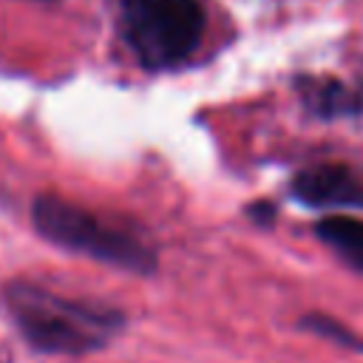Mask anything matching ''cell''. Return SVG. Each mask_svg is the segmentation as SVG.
I'll return each instance as SVG.
<instances>
[{"label": "cell", "mask_w": 363, "mask_h": 363, "mask_svg": "<svg viewBox=\"0 0 363 363\" xmlns=\"http://www.w3.org/2000/svg\"><path fill=\"white\" fill-rule=\"evenodd\" d=\"M6 301L26 340L43 352H94L105 346L122 326V315L116 309H99L82 301H71L31 284L11 286L6 292Z\"/></svg>", "instance_id": "1"}, {"label": "cell", "mask_w": 363, "mask_h": 363, "mask_svg": "<svg viewBox=\"0 0 363 363\" xmlns=\"http://www.w3.org/2000/svg\"><path fill=\"white\" fill-rule=\"evenodd\" d=\"M119 31L145 68H173L201 43L199 0H122Z\"/></svg>", "instance_id": "2"}, {"label": "cell", "mask_w": 363, "mask_h": 363, "mask_svg": "<svg viewBox=\"0 0 363 363\" xmlns=\"http://www.w3.org/2000/svg\"><path fill=\"white\" fill-rule=\"evenodd\" d=\"M34 224L37 230L68 250L85 252L91 258L133 269V272H147L153 269V252L145 241H139L133 233L102 221L99 216L68 204L57 196H40L34 201Z\"/></svg>", "instance_id": "3"}, {"label": "cell", "mask_w": 363, "mask_h": 363, "mask_svg": "<svg viewBox=\"0 0 363 363\" xmlns=\"http://www.w3.org/2000/svg\"><path fill=\"white\" fill-rule=\"evenodd\" d=\"M292 196L318 210L363 207V179L346 164H318L292 179Z\"/></svg>", "instance_id": "4"}, {"label": "cell", "mask_w": 363, "mask_h": 363, "mask_svg": "<svg viewBox=\"0 0 363 363\" xmlns=\"http://www.w3.org/2000/svg\"><path fill=\"white\" fill-rule=\"evenodd\" d=\"M318 235L349 267L363 272V218H354V216H326V218L318 221Z\"/></svg>", "instance_id": "5"}, {"label": "cell", "mask_w": 363, "mask_h": 363, "mask_svg": "<svg viewBox=\"0 0 363 363\" xmlns=\"http://www.w3.org/2000/svg\"><path fill=\"white\" fill-rule=\"evenodd\" d=\"M303 102L323 119L349 116L363 105V96L343 85L340 79H318L303 85Z\"/></svg>", "instance_id": "6"}, {"label": "cell", "mask_w": 363, "mask_h": 363, "mask_svg": "<svg viewBox=\"0 0 363 363\" xmlns=\"http://www.w3.org/2000/svg\"><path fill=\"white\" fill-rule=\"evenodd\" d=\"M303 323H306L312 332L326 335V337H332V340H337V343H343V346H357L354 332H349L346 326H340V323H337V320H332V318H323V315H309Z\"/></svg>", "instance_id": "7"}]
</instances>
